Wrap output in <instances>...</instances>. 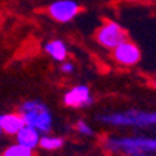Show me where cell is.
I'll use <instances>...</instances> for the list:
<instances>
[{"label":"cell","mask_w":156,"mask_h":156,"mask_svg":"<svg viewBox=\"0 0 156 156\" xmlns=\"http://www.w3.org/2000/svg\"><path fill=\"white\" fill-rule=\"evenodd\" d=\"M113 58L114 62L124 67H131L140 63L141 60V50L134 42L126 41L116 49H113Z\"/></svg>","instance_id":"7"},{"label":"cell","mask_w":156,"mask_h":156,"mask_svg":"<svg viewBox=\"0 0 156 156\" xmlns=\"http://www.w3.org/2000/svg\"><path fill=\"white\" fill-rule=\"evenodd\" d=\"M140 156H151V155H140Z\"/></svg>","instance_id":"16"},{"label":"cell","mask_w":156,"mask_h":156,"mask_svg":"<svg viewBox=\"0 0 156 156\" xmlns=\"http://www.w3.org/2000/svg\"><path fill=\"white\" fill-rule=\"evenodd\" d=\"M18 113L27 126H31L42 134H50L53 128V114L49 106L39 99H28L20 106Z\"/></svg>","instance_id":"3"},{"label":"cell","mask_w":156,"mask_h":156,"mask_svg":"<svg viewBox=\"0 0 156 156\" xmlns=\"http://www.w3.org/2000/svg\"><path fill=\"white\" fill-rule=\"evenodd\" d=\"M63 145H64V140H63L62 136L50 135V134H43L42 138H41V145H39V148H42L43 151L53 152V151L62 149Z\"/></svg>","instance_id":"11"},{"label":"cell","mask_w":156,"mask_h":156,"mask_svg":"<svg viewBox=\"0 0 156 156\" xmlns=\"http://www.w3.org/2000/svg\"><path fill=\"white\" fill-rule=\"evenodd\" d=\"M153 87H155V88H156V81H155V82H153Z\"/></svg>","instance_id":"15"},{"label":"cell","mask_w":156,"mask_h":156,"mask_svg":"<svg viewBox=\"0 0 156 156\" xmlns=\"http://www.w3.org/2000/svg\"><path fill=\"white\" fill-rule=\"evenodd\" d=\"M96 120L103 126L114 128H131V130L146 131L156 128V110H140V109H127V110L102 113Z\"/></svg>","instance_id":"2"},{"label":"cell","mask_w":156,"mask_h":156,"mask_svg":"<svg viewBox=\"0 0 156 156\" xmlns=\"http://www.w3.org/2000/svg\"><path fill=\"white\" fill-rule=\"evenodd\" d=\"M60 70H62L63 74H73L75 70L74 64H73L71 62H68V60H66V62L62 63V66H60Z\"/></svg>","instance_id":"14"},{"label":"cell","mask_w":156,"mask_h":156,"mask_svg":"<svg viewBox=\"0 0 156 156\" xmlns=\"http://www.w3.org/2000/svg\"><path fill=\"white\" fill-rule=\"evenodd\" d=\"M2 156H35V151L29 149V148H27V146L21 145L18 142H14L4 148V151L2 152Z\"/></svg>","instance_id":"12"},{"label":"cell","mask_w":156,"mask_h":156,"mask_svg":"<svg viewBox=\"0 0 156 156\" xmlns=\"http://www.w3.org/2000/svg\"><path fill=\"white\" fill-rule=\"evenodd\" d=\"M63 103L64 106L71 107V109H84L94 103V96L88 85H74L64 94Z\"/></svg>","instance_id":"6"},{"label":"cell","mask_w":156,"mask_h":156,"mask_svg":"<svg viewBox=\"0 0 156 156\" xmlns=\"http://www.w3.org/2000/svg\"><path fill=\"white\" fill-rule=\"evenodd\" d=\"M128 2H136V0H128Z\"/></svg>","instance_id":"17"},{"label":"cell","mask_w":156,"mask_h":156,"mask_svg":"<svg viewBox=\"0 0 156 156\" xmlns=\"http://www.w3.org/2000/svg\"><path fill=\"white\" fill-rule=\"evenodd\" d=\"M75 131H77L80 135H84V136H92L94 135V130L92 127L88 124V121L85 120H78L75 123Z\"/></svg>","instance_id":"13"},{"label":"cell","mask_w":156,"mask_h":156,"mask_svg":"<svg viewBox=\"0 0 156 156\" xmlns=\"http://www.w3.org/2000/svg\"><path fill=\"white\" fill-rule=\"evenodd\" d=\"M42 135L43 134L39 133L36 128L25 124V126L21 128V131H20L14 138H16V142L27 146L29 149L35 151L36 148H39V145H41V138H42Z\"/></svg>","instance_id":"9"},{"label":"cell","mask_w":156,"mask_h":156,"mask_svg":"<svg viewBox=\"0 0 156 156\" xmlns=\"http://www.w3.org/2000/svg\"><path fill=\"white\" fill-rule=\"evenodd\" d=\"M80 4L75 0H56L48 7V14L55 21L67 24L75 18L80 13Z\"/></svg>","instance_id":"5"},{"label":"cell","mask_w":156,"mask_h":156,"mask_svg":"<svg viewBox=\"0 0 156 156\" xmlns=\"http://www.w3.org/2000/svg\"><path fill=\"white\" fill-rule=\"evenodd\" d=\"M45 52L49 57L57 63H63L67 60L68 56V48L64 41L62 39H50L49 42L45 43Z\"/></svg>","instance_id":"10"},{"label":"cell","mask_w":156,"mask_h":156,"mask_svg":"<svg viewBox=\"0 0 156 156\" xmlns=\"http://www.w3.org/2000/svg\"><path fill=\"white\" fill-rule=\"evenodd\" d=\"M96 42L105 49H116L119 45L127 41V34L123 27H120L114 21H106L98 28L95 34Z\"/></svg>","instance_id":"4"},{"label":"cell","mask_w":156,"mask_h":156,"mask_svg":"<svg viewBox=\"0 0 156 156\" xmlns=\"http://www.w3.org/2000/svg\"><path fill=\"white\" fill-rule=\"evenodd\" d=\"M103 149L112 155L140 156L156 153V136L148 135H107L102 141Z\"/></svg>","instance_id":"1"},{"label":"cell","mask_w":156,"mask_h":156,"mask_svg":"<svg viewBox=\"0 0 156 156\" xmlns=\"http://www.w3.org/2000/svg\"><path fill=\"white\" fill-rule=\"evenodd\" d=\"M24 126H25V121L20 113L10 112V113H3L0 116V131L4 135L16 136Z\"/></svg>","instance_id":"8"}]
</instances>
